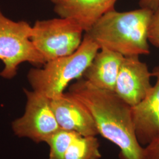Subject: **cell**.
<instances>
[{
  "mask_svg": "<svg viewBox=\"0 0 159 159\" xmlns=\"http://www.w3.org/2000/svg\"><path fill=\"white\" fill-rule=\"evenodd\" d=\"M68 92L89 109L98 133L119 148L120 159H144L130 105L114 91L97 88L83 77L70 85Z\"/></svg>",
  "mask_w": 159,
  "mask_h": 159,
  "instance_id": "cell-1",
  "label": "cell"
},
{
  "mask_svg": "<svg viewBox=\"0 0 159 159\" xmlns=\"http://www.w3.org/2000/svg\"><path fill=\"white\" fill-rule=\"evenodd\" d=\"M153 11L140 8L129 11L115 9L101 17L85 34L100 48L124 57L148 55V29Z\"/></svg>",
  "mask_w": 159,
  "mask_h": 159,
  "instance_id": "cell-2",
  "label": "cell"
},
{
  "mask_svg": "<svg viewBox=\"0 0 159 159\" xmlns=\"http://www.w3.org/2000/svg\"><path fill=\"white\" fill-rule=\"evenodd\" d=\"M96 43L86 34L74 53L46 63L42 68H31L27 74L33 90L53 99L62 95L74 80L83 77L97 52Z\"/></svg>",
  "mask_w": 159,
  "mask_h": 159,
  "instance_id": "cell-3",
  "label": "cell"
},
{
  "mask_svg": "<svg viewBox=\"0 0 159 159\" xmlns=\"http://www.w3.org/2000/svg\"><path fill=\"white\" fill-rule=\"evenodd\" d=\"M32 27L24 21L7 18L0 9V60L4 67L0 76L12 79L20 64L28 62L39 67L46 62L31 40Z\"/></svg>",
  "mask_w": 159,
  "mask_h": 159,
  "instance_id": "cell-4",
  "label": "cell"
},
{
  "mask_svg": "<svg viewBox=\"0 0 159 159\" xmlns=\"http://www.w3.org/2000/svg\"><path fill=\"white\" fill-rule=\"evenodd\" d=\"M84 32L69 18L37 20L32 27L31 40L47 63L74 53L83 41Z\"/></svg>",
  "mask_w": 159,
  "mask_h": 159,
  "instance_id": "cell-5",
  "label": "cell"
},
{
  "mask_svg": "<svg viewBox=\"0 0 159 159\" xmlns=\"http://www.w3.org/2000/svg\"><path fill=\"white\" fill-rule=\"evenodd\" d=\"M24 90L27 100L25 111L12 121V131L19 137L27 138L35 143H46L60 129L50 99L33 90Z\"/></svg>",
  "mask_w": 159,
  "mask_h": 159,
  "instance_id": "cell-6",
  "label": "cell"
},
{
  "mask_svg": "<svg viewBox=\"0 0 159 159\" xmlns=\"http://www.w3.org/2000/svg\"><path fill=\"white\" fill-rule=\"evenodd\" d=\"M146 63L139 56L124 57L117 76L114 92L131 107L140 102L152 89Z\"/></svg>",
  "mask_w": 159,
  "mask_h": 159,
  "instance_id": "cell-7",
  "label": "cell"
},
{
  "mask_svg": "<svg viewBox=\"0 0 159 159\" xmlns=\"http://www.w3.org/2000/svg\"><path fill=\"white\" fill-rule=\"evenodd\" d=\"M50 103L60 129L83 136L99 134L96 122L89 109L68 91L50 99Z\"/></svg>",
  "mask_w": 159,
  "mask_h": 159,
  "instance_id": "cell-8",
  "label": "cell"
},
{
  "mask_svg": "<svg viewBox=\"0 0 159 159\" xmlns=\"http://www.w3.org/2000/svg\"><path fill=\"white\" fill-rule=\"evenodd\" d=\"M156 81L140 102L131 107V114L138 142L148 145L159 134V66L154 69Z\"/></svg>",
  "mask_w": 159,
  "mask_h": 159,
  "instance_id": "cell-9",
  "label": "cell"
},
{
  "mask_svg": "<svg viewBox=\"0 0 159 159\" xmlns=\"http://www.w3.org/2000/svg\"><path fill=\"white\" fill-rule=\"evenodd\" d=\"M117 0H58L54 11L60 17L73 19L84 32L109 11L114 10Z\"/></svg>",
  "mask_w": 159,
  "mask_h": 159,
  "instance_id": "cell-10",
  "label": "cell"
},
{
  "mask_svg": "<svg viewBox=\"0 0 159 159\" xmlns=\"http://www.w3.org/2000/svg\"><path fill=\"white\" fill-rule=\"evenodd\" d=\"M124 56L100 48L87 68L83 78L97 88L114 91Z\"/></svg>",
  "mask_w": 159,
  "mask_h": 159,
  "instance_id": "cell-11",
  "label": "cell"
},
{
  "mask_svg": "<svg viewBox=\"0 0 159 159\" xmlns=\"http://www.w3.org/2000/svg\"><path fill=\"white\" fill-rule=\"evenodd\" d=\"M102 154L96 136L79 134L70 144L64 159H100Z\"/></svg>",
  "mask_w": 159,
  "mask_h": 159,
  "instance_id": "cell-12",
  "label": "cell"
},
{
  "mask_svg": "<svg viewBox=\"0 0 159 159\" xmlns=\"http://www.w3.org/2000/svg\"><path fill=\"white\" fill-rule=\"evenodd\" d=\"M79 134L60 129L46 143L50 148L48 159H64L68 148Z\"/></svg>",
  "mask_w": 159,
  "mask_h": 159,
  "instance_id": "cell-13",
  "label": "cell"
},
{
  "mask_svg": "<svg viewBox=\"0 0 159 159\" xmlns=\"http://www.w3.org/2000/svg\"><path fill=\"white\" fill-rule=\"evenodd\" d=\"M148 41L159 47V5L153 11L148 29Z\"/></svg>",
  "mask_w": 159,
  "mask_h": 159,
  "instance_id": "cell-14",
  "label": "cell"
},
{
  "mask_svg": "<svg viewBox=\"0 0 159 159\" xmlns=\"http://www.w3.org/2000/svg\"><path fill=\"white\" fill-rule=\"evenodd\" d=\"M144 159H159V134L144 148Z\"/></svg>",
  "mask_w": 159,
  "mask_h": 159,
  "instance_id": "cell-15",
  "label": "cell"
},
{
  "mask_svg": "<svg viewBox=\"0 0 159 159\" xmlns=\"http://www.w3.org/2000/svg\"><path fill=\"white\" fill-rule=\"evenodd\" d=\"M139 5L141 8H146L154 11L159 5V0H140Z\"/></svg>",
  "mask_w": 159,
  "mask_h": 159,
  "instance_id": "cell-16",
  "label": "cell"
},
{
  "mask_svg": "<svg viewBox=\"0 0 159 159\" xmlns=\"http://www.w3.org/2000/svg\"><path fill=\"white\" fill-rule=\"evenodd\" d=\"M50 1H52V2L54 3H54H56V2H57V1H58V0H50Z\"/></svg>",
  "mask_w": 159,
  "mask_h": 159,
  "instance_id": "cell-17",
  "label": "cell"
}]
</instances>
